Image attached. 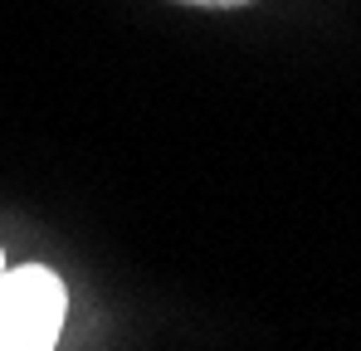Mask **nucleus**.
Returning a JSON list of instances; mask_svg holds the SVG:
<instances>
[{"label":"nucleus","mask_w":361,"mask_h":351,"mask_svg":"<svg viewBox=\"0 0 361 351\" xmlns=\"http://www.w3.org/2000/svg\"><path fill=\"white\" fill-rule=\"evenodd\" d=\"M68 312L59 273L44 264L0 273V351H54Z\"/></svg>","instance_id":"f257e3e1"},{"label":"nucleus","mask_w":361,"mask_h":351,"mask_svg":"<svg viewBox=\"0 0 361 351\" xmlns=\"http://www.w3.org/2000/svg\"><path fill=\"white\" fill-rule=\"evenodd\" d=\"M176 5H200V10H240V5H254V0H176Z\"/></svg>","instance_id":"f03ea898"},{"label":"nucleus","mask_w":361,"mask_h":351,"mask_svg":"<svg viewBox=\"0 0 361 351\" xmlns=\"http://www.w3.org/2000/svg\"><path fill=\"white\" fill-rule=\"evenodd\" d=\"M0 273H5V254H0Z\"/></svg>","instance_id":"7ed1b4c3"}]
</instances>
